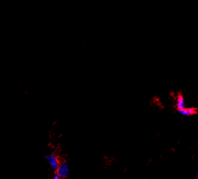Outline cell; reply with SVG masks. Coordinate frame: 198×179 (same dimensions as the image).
I'll return each instance as SVG.
<instances>
[{
    "mask_svg": "<svg viewBox=\"0 0 198 179\" xmlns=\"http://www.w3.org/2000/svg\"><path fill=\"white\" fill-rule=\"evenodd\" d=\"M52 179H61V178H60V177H59V176L57 175V174H56L54 176H53V178H52Z\"/></svg>",
    "mask_w": 198,
    "mask_h": 179,
    "instance_id": "5b68a950",
    "label": "cell"
},
{
    "mask_svg": "<svg viewBox=\"0 0 198 179\" xmlns=\"http://www.w3.org/2000/svg\"><path fill=\"white\" fill-rule=\"evenodd\" d=\"M182 116H191L194 115L197 113V110L194 107H185L184 109L180 110L178 111Z\"/></svg>",
    "mask_w": 198,
    "mask_h": 179,
    "instance_id": "277c9868",
    "label": "cell"
},
{
    "mask_svg": "<svg viewBox=\"0 0 198 179\" xmlns=\"http://www.w3.org/2000/svg\"><path fill=\"white\" fill-rule=\"evenodd\" d=\"M175 107L178 111L184 109L186 107V100L184 96L180 93L177 94V96L176 97Z\"/></svg>",
    "mask_w": 198,
    "mask_h": 179,
    "instance_id": "3957f363",
    "label": "cell"
},
{
    "mask_svg": "<svg viewBox=\"0 0 198 179\" xmlns=\"http://www.w3.org/2000/svg\"><path fill=\"white\" fill-rule=\"evenodd\" d=\"M46 161H47L48 164H49L50 166L51 167L52 169L57 170L60 162H59L58 158H57L56 154H50V155H48V156L46 157Z\"/></svg>",
    "mask_w": 198,
    "mask_h": 179,
    "instance_id": "7a4b0ae2",
    "label": "cell"
},
{
    "mask_svg": "<svg viewBox=\"0 0 198 179\" xmlns=\"http://www.w3.org/2000/svg\"><path fill=\"white\" fill-rule=\"evenodd\" d=\"M57 174L60 177V178H64L68 176L70 173L69 165L67 164V162H63L59 164V166L57 168Z\"/></svg>",
    "mask_w": 198,
    "mask_h": 179,
    "instance_id": "6da1fadb",
    "label": "cell"
}]
</instances>
